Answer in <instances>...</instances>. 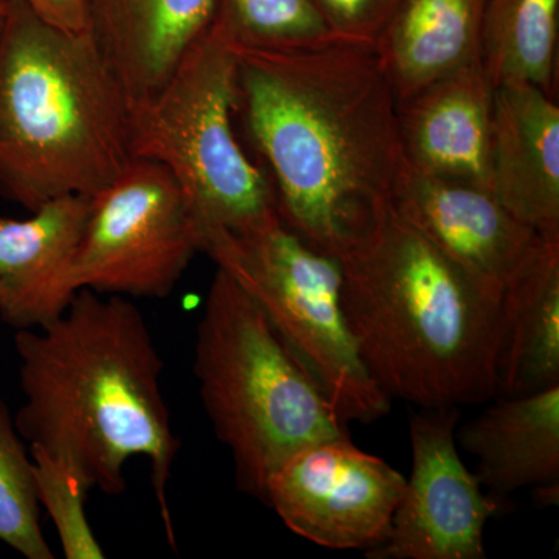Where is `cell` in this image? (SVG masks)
I'll list each match as a JSON object with an SVG mask.
<instances>
[{
    "instance_id": "5bb4252c",
    "label": "cell",
    "mask_w": 559,
    "mask_h": 559,
    "mask_svg": "<svg viewBox=\"0 0 559 559\" xmlns=\"http://www.w3.org/2000/svg\"><path fill=\"white\" fill-rule=\"evenodd\" d=\"M216 7L218 0H86V32L131 112L159 94Z\"/></svg>"
},
{
    "instance_id": "8992f818",
    "label": "cell",
    "mask_w": 559,
    "mask_h": 559,
    "mask_svg": "<svg viewBox=\"0 0 559 559\" xmlns=\"http://www.w3.org/2000/svg\"><path fill=\"white\" fill-rule=\"evenodd\" d=\"M237 58L218 20L159 94L131 112V157L164 165L204 230L249 234L280 218L267 173L235 134Z\"/></svg>"
},
{
    "instance_id": "9c48e42d",
    "label": "cell",
    "mask_w": 559,
    "mask_h": 559,
    "mask_svg": "<svg viewBox=\"0 0 559 559\" xmlns=\"http://www.w3.org/2000/svg\"><path fill=\"white\" fill-rule=\"evenodd\" d=\"M404 487L400 471L344 436L285 460L267 479L263 503L316 546L369 551L388 539Z\"/></svg>"
},
{
    "instance_id": "52a82bcc",
    "label": "cell",
    "mask_w": 559,
    "mask_h": 559,
    "mask_svg": "<svg viewBox=\"0 0 559 559\" xmlns=\"http://www.w3.org/2000/svg\"><path fill=\"white\" fill-rule=\"evenodd\" d=\"M202 252L259 305L345 423L369 425L389 414L392 401L364 366L345 320L336 257L312 248L282 219L249 234L204 230Z\"/></svg>"
},
{
    "instance_id": "30bf717a",
    "label": "cell",
    "mask_w": 559,
    "mask_h": 559,
    "mask_svg": "<svg viewBox=\"0 0 559 559\" xmlns=\"http://www.w3.org/2000/svg\"><path fill=\"white\" fill-rule=\"evenodd\" d=\"M460 407L411 412L412 471L388 539L369 559H484L487 522L498 500L481 491L460 457Z\"/></svg>"
},
{
    "instance_id": "7a4b0ae2",
    "label": "cell",
    "mask_w": 559,
    "mask_h": 559,
    "mask_svg": "<svg viewBox=\"0 0 559 559\" xmlns=\"http://www.w3.org/2000/svg\"><path fill=\"white\" fill-rule=\"evenodd\" d=\"M24 403L14 423L28 447L117 496L124 468L146 459L165 533L176 549L168 484L180 441L162 392L164 360L145 316L128 297L80 289L64 314L14 336Z\"/></svg>"
},
{
    "instance_id": "d4e9b609",
    "label": "cell",
    "mask_w": 559,
    "mask_h": 559,
    "mask_svg": "<svg viewBox=\"0 0 559 559\" xmlns=\"http://www.w3.org/2000/svg\"><path fill=\"white\" fill-rule=\"evenodd\" d=\"M535 500L540 509H544V507L558 506L559 485H543V487H536Z\"/></svg>"
},
{
    "instance_id": "8fae6325",
    "label": "cell",
    "mask_w": 559,
    "mask_h": 559,
    "mask_svg": "<svg viewBox=\"0 0 559 559\" xmlns=\"http://www.w3.org/2000/svg\"><path fill=\"white\" fill-rule=\"evenodd\" d=\"M393 209L462 270L500 290L544 241L491 191L411 167Z\"/></svg>"
},
{
    "instance_id": "ba28073f",
    "label": "cell",
    "mask_w": 559,
    "mask_h": 559,
    "mask_svg": "<svg viewBox=\"0 0 559 559\" xmlns=\"http://www.w3.org/2000/svg\"><path fill=\"white\" fill-rule=\"evenodd\" d=\"M198 252L201 229L171 173L131 159L92 197L76 283L103 296L165 299Z\"/></svg>"
},
{
    "instance_id": "7c38bea8",
    "label": "cell",
    "mask_w": 559,
    "mask_h": 559,
    "mask_svg": "<svg viewBox=\"0 0 559 559\" xmlns=\"http://www.w3.org/2000/svg\"><path fill=\"white\" fill-rule=\"evenodd\" d=\"M91 197L66 194L25 219L0 218V319L36 330L64 314L79 294L76 260Z\"/></svg>"
},
{
    "instance_id": "e0dca14e",
    "label": "cell",
    "mask_w": 559,
    "mask_h": 559,
    "mask_svg": "<svg viewBox=\"0 0 559 559\" xmlns=\"http://www.w3.org/2000/svg\"><path fill=\"white\" fill-rule=\"evenodd\" d=\"M495 374V399L559 384V242H540L503 288Z\"/></svg>"
},
{
    "instance_id": "ffe728a7",
    "label": "cell",
    "mask_w": 559,
    "mask_h": 559,
    "mask_svg": "<svg viewBox=\"0 0 559 559\" xmlns=\"http://www.w3.org/2000/svg\"><path fill=\"white\" fill-rule=\"evenodd\" d=\"M0 543L27 559H55L33 484L31 451L0 399Z\"/></svg>"
},
{
    "instance_id": "603a6c76",
    "label": "cell",
    "mask_w": 559,
    "mask_h": 559,
    "mask_svg": "<svg viewBox=\"0 0 559 559\" xmlns=\"http://www.w3.org/2000/svg\"><path fill=\"white\" fill-rule=\"evenodd\" d=\"M336 38L377 46L400 0H311Z\"/></svg>"
},
{
    "instance_id": "277c9868",
    "label": "cell",
    "mask_w": 559,
    "mask_h": 559,
    "mask_svg": "<svg viewBox=\"0 0 559 559\" xmlns=\"http://www.w3.org/2000/svg\"><path fill=\"white\" fill-rule=\"evenodd\" d=\"M131 109L90 33L10 0L0 35V194L33 212L95 197L130 164Z\"/></svg>"
},
{
    "instance_id": "3957f363",
    "label": "cell",
    "mask_w": 559,
    "mask_h": 559,
    "mask_svg": "<svg viewBox=\"0 0 559 559\" xmlns=\"http://www.w3.org/2000/svg\"><path fill=\"white\" fill-rule=\"evenodd\" d=\"M336 259L348 329L390 401L436 409L495 399L503 290L448 259L393 205Z\"/></svg>"
},
{
    "instance_id": "cb8c5ba5",
    "label": "cell",
    "mask_w": 559,
    "mask_h": 559,
    "mask_svg": "<svg viewBox=\"0 0 559 559\" xmlns=\"http://www.w3.org/2000/svg\"><path fill=\"white\" fill-rule=\"evenodd\" d=\"M25 5L61 31L86 32V0H22Z\"/></svg>"
},
{
    "instance_id": "ac0fdd59",
    "label": "cell",
    "mask_w": 559,
    "mask_h": 559,
    "mask_svg": "<svg viewBox=\"0 0 559 559\" xmlns=\"http://www.w3.org/2000/svg\"><path fill=\"white\" fill-rule=\"evenodd\" d=\"M485 0H400L377 50L396 103L480 61Z\"/></svg>"
},
{
    "instance_id": "4fadbf2b",
    "label": "cell",
    "mask_w": 559,
    "mask_h": 559,
    "mask_svg": "<svg viewBox=\"0 0 559 559\" xmlns=\"http://www.w3.org/2000/svg\"><path fill=\"white\" fill-rule=\"evenodd\" d=\"M396 105L401 145L411 168L491 191L495 86L480 61Z\"/></svg>"
},
{
    "instance_id": "9a60e30c",
    "label": "cell",
    "mask_w": 559,
    "mask_h": 559,
    "mask_svg": "<svg viewBox=\"0 0 559 559\" xmlns=\"http://www.w3.org/2000/svg\"><path fill=\"white\" fill-rule=\"evenodd\" d=\"M491 193L547 242H559V108L528 83L495 87Z\"/></svg>"
},
{
    "instance_id": "2e32d148",
    "label": "cell",
    "mask_w": 559,
    "mask_h": 559,
    "mask_svg": "<svg viewBox=\"0 0 559 559\" xmlns=\"http://www.w3.org/2000/svg\"><path fill=\"white\" fill-rule=\"evenodd\" d=\"M498 401L455 429V441L476 459V477L503 498L525 487L559 485V384Z\"/></svg>"
},
{
    "instance_id": "d6986e66",
    "label": "cell",
    "mask_w": 559,
    "mask_h": 559,
    "mask_svg": "<svg viewBox=\"0 0 559 559\" xmlns=\"http://www.w3.org/2000/svg\"><path fill=\"white\" fill-rule=\"evenodd\" d=\"M559 0H485L480 62L492 86L557 94Z\"/></svg>"
},
{
    "instance_id": "5b68a950",
    "label": "cell",
    "mask_w": 559,
    "mask_h": 559,
    "mask_svg": "<svg viewBox=\"0 0 559 559\" xmlns=\"http://www.w3.org/2000/svg\"><path fill=\"white\" fill-rule=\"evenodd\" d=\"M193 373L213 432L234 460L238 489L261 502L271 474L290 455L348 436L259 305L219 267L197 326Z\"/></svg>"
},
{
    "instance_id": "6da1fadb",
    "label": "cell",
    "mask_w": 559,
    "mask_h": 559,
    "mask_svg": "<svg viewBox=\"0 0 559 559\" xmlns=\"http://www.w3.org/2000/svg\"><path fill=\"white\" fill-rule=\"evenodd\" d=\"M231 47L237 110L267 165L280 218L312 248L340 255L393 205L409 167L377 47Z\"/></svg>"
},
{
    "instance_id": "484cf974",
    "label": "cell",
    "mask_w": 559,
    "mask_h": 559,
    "mask_svg": "<svg viewBox=\"0 0 559 559\" xmlns=\"http://www.w3.org/2000/svg\"><path fill=\"white\" fill-rule=\"evenodd\" d=\"M10 0H0V35H2L3 24H5L7 11H9Z\"/></svg>"
},
{
    "instance_id": "7402d4cb",
    "label": "cell",
    "mask_w": 559,
    "mask_h": 559,
    "mask_svg": "<svg viewBox=\"0 0 559 559\" xmlns=\"http://www.w3.org/2000/svg\"><path fill=\"white\" fill-rule=\"evenodd\" d=\"M28 451L36 499L40 509L46 510L53 521L64 557L105 558V550L91 527L84 507L90 487L62 460L40 448L28 447Z\"/></svg>"
},
{
    "instance_id": "44dd1931",
    "label": "cell",
    "mask_w": 559,
    "mask_h": 559,
    "mask_svg": "<svg viewBox=\"0 0 559 559\" xmlns=\"http://www.w3.org/2000/svg\"><path fill=\"white\" fill-rule=\"evenodd\" d=\"M215 17L231 39L257 49H307L340 39L311 0H218Z\"/></svg>"
}]
</instances>
